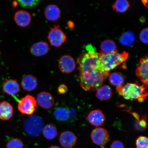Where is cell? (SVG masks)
I'll return each instance as SVG.
<instances>
[{
	"label": "cell",
	"instance_id": "2e32d148",
	"mask_svg": "<svg viewBox=\"0 0 148 148\" xmlns=\"http://www.w3.org/2000/svg\"><path fill=\"white\" fill-rule=\"evenodd\" d=\"M3 91L10 95H16L20 90V86L16 79H8L5 80L3 86Z\"/></svg>",
	"mask_w": 148,
	"mask_h": 148
},
{
	"label": "cell",
	"instance_id": "d4e9b609",
	"mask_svg": "<svg viewBox=\"0 0 148 148\" xmlns=\"http://www.w3.org/2000/svg\"><path fill=\"white\" fill-rule=\"evenodd\" d=\"M130 6L129 1L126 0H117L112 5V8L116 12L123 13Z\"/></svg>",
	"mask_w": 148,
	"mask_h": 148
},
{
	"label": "cell",
	"instance_id": "3957f363",
	"mask_svg": "<svg viewBox=\"0 0 148 148\" xmlns=\"http://www.w3.org/2000/svg\"><path fill=\"white\" fill-rule=\"evenodd\" d=\"M99 55L102 66L108 73L124 62L129 57V53L125 51L122 53L117 51L109 54L99 53Z\"/></svg>",
	"mask_w": 148,
	"mask_h": 148
},
{
	"label": "cell",
	"instance_id": "ba28073f",
	"mask_svg": "<svg viewBox=\"0 0 148 148\" xmlns=\"http://www.w3.org/2000/svg\"><path fill=\"white\" fill-rule=\"evenodd\" d=\"M75 60L71 56L64 55L61 57L58 62L60 71L64 73H70L73 72L75 68Z\"/></svg>",
	"mask_w": 148,
	"mask_h": 148
},
{
	"label": "cell",
	"instance_id": "d6a6232c",
	"mask_svg": "<svg viewBox=\"0 0 148 148\" xmlns=\"http://www.w3.org/2000/svg\"><path fill=\"white\" fill-rule=\"evenodd\" d=\"M67 26L68 28L70 29H73L75 27V24L73 21H69L67 23Z\"/></svg>",
	"mask_w": 148,
	"mask_h": 148
},
{
	"label": "cell",
	"instance_id": "f546056e",
	"mask_svg": "<svg viewBox=\"0 0 148 148\" xmlns=\"http://www.w3.org/2000/svg\"><path fill=\"white\" fill-rule=\"evenodd\" d=\"M110 148H125V147L123 142L119 140H116L112 142Z\"/></svg>",
	"mask_w": 148,
	"mask_h": 148
},
{
	"label": "cell",
	"instance_id": "277c9868",
	"mask_svg": "<svg viewBox=\"0 0 148 148\" xmlns=\"http://www.w3.org/2000/svg\"><path fill=\"white\" fill-rule=\"evenodd\" d=\"M44 126L43 120L38 116H29L23 123L25 132L31 136H38L42 132Z\"/></svg>",
	"mask_w": 148,
	"mask_h": 148
},
{
	"label": "cell",
	"instance_id": "30bf717a",
	"mask_svg": "<svg viewBox=\"0 0 148 148\" xmlns=\"http://www.w3.org/2000/svg\"><path fill=\"white\" fill-rule=\"evenodd\" d=\"M148 58L147 56L142 58L140 61L139 65L136 70V75L140 79L143 84L147 87Z\"/></svg>",
	"mask_w": 148,
	"mask_h": 148
},
{
	"label": "cell",
	"instance_id": "d590c367",
	"mask_svg": "<svg viewBox=\"0 0 148 148\" xmlns=\"http://www.w3.org/2000/svg\"><path fill=\"white\" fill-rule=\"evenodd\" d=\"M49 148H62L60 147H58V146H52L50 147H49Z\"/></svg>",
	"mask_w": 148,
	"mask_h": 148
},
{
	"label": "cell",
	"instance_id": "5bb4252c",
	"mask_svg": "<svg viewBox=\"0 0 148 148\" xmlns=\"http://www.w3.org/2000/svg\"><path fill=\"white\" fill-rule=\"evenodd\" d=\"M38 81L36 77L32 75H27L22 78L21 86L25 91L30 92L36 89L38 86Z\"/></svg>",
	"mask_w": 148,
	"mask_h": 148
},
{
	"label": "cell",
	"instance_id": "e0dca14e",
	"mask_svg": "<svg viewBox=\"0 0 148 148\" xmlns=\"http://www.w3.org/2000/svg\"><path fill=\"white\" fill-rule=\"evenodd\" d=\"M61 11L57 5L51 4L48 5L44 10V15L46 19L51 21H54L60 18Z\"/></svg>",
	"mask_w": 148,
	"mask_h": 148
},
{
	"label": "cell",
	"instance_id": "ac0fdd59",
	"mask_svg": "<svg viewBox=\"0 0 148 148\" xmlns=\"http://www.w3.org/2000/svg\"><path fill=\"white\" fill-rule=\"evenodd\" d=\"M13 107L7 101L0 103V119L6 121L10 119L13 114Z\"/></svg>",
	"mask_w": 148,
	"mask_h": 148
},
{
	"label": "cell",
	"instance_id": "7402d4cb",
	"mask_svg": "<svg viewBox=\"0 0 148 148\" xmlns=\"http://www.w3.org/2000/svg\"><path fill=\"white\" fill-rule=\"evenodd\" d=\"M42 132L44 137L49 140L53 139L58 134L57 128L53 124H48L45 126Z\"/></svg>",
	"mask_w": 148,
	"mask_h": 148
},
{
	"label": "cell",
	"instance_id": "cb8c5ba5",
	"mask_svg": "<svg viewBox=\"0 0 148 148\" xmlns=\"http://www.w3.org/2000/svg\"><path fill=\"white\" fill-rule=\"evenodd\" d=\"M55 117L60 121H66L70 116L69 110L64 107H60L56 109L54 112Z\"/></svg>",
	"mask_w": 148,
	"mask_h": 148
},
{
	"label": "cell",
	"instance_id": "484cf974",
	"mask_svg": "<svg viewBox=\"0 0 148 148\" xmlns=\"http://www.w3.org/2000/svg\"><path fill=\"white\" fill-rule=\"evenodd\" d=\"M23 142L19 138H12L9 140L6 145L7 148H23Z\"/></svg>",
	"mask_w": 148,
	"mask_h": 148
},
{
	"label": "cell",
	"instance_id": "ffe728a7",
	"mask_svg": "<svg viewBox=\"0 0 148 148\" xmlns=\"http://www.w3.org/2000/svg\"><path fill=\"white\" fill-rule=\"evenodd\" d=\"M100 53L109 54L117 51L115 42L111 40H106L101 42Z\"/></svg>",
	"mask_w": 148,
	"mask_h": 148
},
{
	"label": "cell",
	"instance_id": "44dd1931",
	"mask_svg": "<svg viewBox=\"0 0 148 148\" xmlns=\"http://www.w3.org/2000/svg\"><path fill=\"white\" fill-rule=\"evenodd\" d=\"M109 80L111 84L116 88L123 86L125 79L123 75L118 72H114L109 75Z\"/></svg>",
	"mask_w": 148,
	"mask_h": 148
},
{
	"label": "cell",
	"instance_id": "e575fe53",
	"mask_svg": "<svg viewBox=\"0 0 148 148\" xmlns=\"http://www.w3.org/2000/svg\"><path fill=\"white\" fill-rule=\"evenodd\" d=\"M142 2L144 5H145V6H147V1H142Z\"/></svg>",
	"mask_w": 148,
	"mask_h": 148
},
{
	"label": "cell",
	"instance_id": "8fae6325",
	"mask_svg": "<svg viewBox=\"0 0 148 148\" xmlns=\"http://www.w3.org/2000/svg\"><path fill=\"white\" fill-rule=\"evenodd\" d=\"M59 140L63 147L71 148L76 143L77 136L71 131H65L61 133Z\"/></svg>",
	"mask_w": 148,
	"mask_h": 148
},
{
	"label": "cell",
	"instance_id": "603a6c76",
	"mask_svg": "<svg viewBox=\"0 0 148 148\" xmlns=\"http://www.w3.org/2000/svg\"><path fill=\"white\" fill-rule=\"evenodd\" d=\"M135 36L132 31H128L123 33L120 37V42L123 45L130 46L135 41Z\"/></svg>",
	"mask_w": 148,
	"mask_h": 148
},
{
	"label": "cell",
	"instance_id": "4fadbf2b",
	"mask_svg": "<svg viewBox=\"0 0 148 148\" xmlns=\"http://www.w3.org/2000/svg\"><path fill=\"white\" fill-rule=\"evenodd\" d=\"M87 118L90 124L96 127L102 125L106 120L104 114L99 110L91 111L89 113Z\"/></svg>",
	"mask_w": 148,
	"mask_h": 148
},
{
	"label": "cell",
	"instance_id": "52a82bcc",
	"mask_svg": "<svg viewBox=\"0 0 148 148\" xmlns=\"http://www.w3.org/2000/svg\"><path fill=\"white\" fill-rule=\"evenodd\" d=\"M110 136L108 131L103 127H97L92 131L91 138L93 143L97 146H103L108 143Z\"/></svg>",
	"mask_w": 148,
	"mask_h": 148
},
{
	"label": "cell",
	"instance_id": "83f0119b",
	"mask_svg": "<svg viewBox=\"0 0 148 148\" xmlns=\"http://www.w3.org/2000/svg\"><path fill=\"white\" fill-rule=\"evenodd\" d=\"M136 148H148V139L145 136H140L136 141Z\"/></svg>",
	"mask_w": 148,
	"mask_h": 148
},
{
	"label": "cell",
	"instance_id": "9a60e30c",
	"mask_svg": "<svg viewBox=\"0 0 148 148\" xmlns=\"http://www.w3.org/2000/svg\"><path fill=\"white\" fill-rule=\"evenodd\" d=\"M49 50V46L47 42L41 41L33 44L30 48V51L33 56L40 57L47 54Z\"/></svg>",
	"mask_w": 148,
	"mask_h": 148
},
{
	"label": "cell",
	"instance_id": "4dcf8cb0",
	"mask_svg": "<svg viewBox=\"0 0 148 148\" xmlns=\"http://www.w3.org/2000/svg\"><path fill=\"white\" fill-rule=\"evenodd\" d=\"M58 92L60 95H62L66 93L68 91L67 86L64 84H62L58 86Z\"/></svg>",
	"mask_w": 148,
	"mask_h": 148
},
{
	"label": "cell",
	"instance_id": "6da1fadb",
	"mask_svg": "<svg viewBox=\"0 0 148 148\" xmlns=\"http://www.w3.org/2000/svg\"><path fill=\"white\" fill-rule=\"evenodd\" d=\"M86 49V52L81 53L77 59L79 84L86 91L97 90L102 86L110 73L103 69L100 61L99 53L94 47L89 45Z\"/></svg>",
	"mask_w": 148,
	"mask_h": 148
},
{
	"label": "cell",
	"instance_id": "7c38bea8",
	"mask_svg": "<svg viewBox=\"0 0 148 148\" xmlns=\"http://www.w3.org/2000/svg\"><path fill=\"white\" fill-rule=\"evenodd\" d=\"M15 22L20 27H27L30 24L31 16L27 11L24 10H18L14 14Z\"/></svg>",
	"mask_w": 148,
	"mask_h": 148
},
{
	"label": "cell",
	"instance_id": "8992f818",
	"mask_svg": "<svg viewBox=\"0 0 148 148\" xmlns=\"http://www.w3.org/2000/svg\"><path fill=\"white\" fill-rule=\"evenodd\" d=\"M47 38L51 45L53 47H60L66 41V37L59 25H55L50 29Z\"/></svg>",
	"mask_w": 148,
	"mask_h": 148
},
{
	"label": "cell",
	"instance_id": "f1b7e54d",
	"mask_svg": "<svg viewBox=\"0 0 148 148\" xmlns=\"http://www.w3.org/2000/svg\"><path fill=\"white\" fill-rule=\"evenodd\" d=\"M148 28L143 29L140 34V41L144 44H148Z\"/></svg>",
	"mask_w": 148,
	"mask_h": 148
},
{
	"label": "cell",
	"instance_id": "1f68e13d",
	"mask_svg": "<svg viewBox=\"0 0 148 148\" xmlns=\"http://www.w3.org/2000/svg\"><path fill=\"white\" fill-rule=\"evenodd\" d=\"M138 121L140 126L144 129H145L147 126V123L145 119L142 118V119L139 120Z\"/></svg>",
	"mask_w": 148,
	"mask_h": 148
},
{
	"label": "cell",
	"instance_id": "5b68a950",
	"mask_svg": "<svg viewBox=\"0 0 148 148\" xmlns=\"http://www.w3.org/2000/svg\"><path fill=\"white\" fill-rule=\"evenodd\" d=\"M37 108L36 99L34 97L29 94L21 98L18 102V110L22 114L32 115Z\"/></svg>",
	"mask_w": 148,
	"mask_h": 148
},
{
	"label": "cell",
	"instance_id": "d6986e66",
	"mask_svg": "<svg viewBox=\"0 0 148 148\" xmlns=\"http://www.w3.org/2000/svg\"><path fill=\"white\" fill-rule=\"evenodd\" d=\"M96 97L102 101H107L111 99L112 92L110 86L105 85L102 86L97 90Z\"/></svg>",
	"mask_w": 148,
	"mask_h": 148
},
{
	"label": "cell",
	"instance_id": "9c48e42d",
	"mask_svg": "<svg viewBox=\"0 0 148 148\" xmlns=\"http://www.w3.org/2000/svg\"><path fill=\"white\" fill-rule=\"evenodd\" d=\"M37 103L40 107L45 110H49L52 107L55 103L54 98L49 92L42 91L37 95Z\"/></svg>",
	"mask_w": 148,
	"mask_h": 148
},
{
	"label": "cell",
	"instance_id": "7a4b0ae2",
	"mask_svg": "<svg viewBox=\"0 0 148 148\" xmlns=\"http://www.w3.org/2000/svg\"><path fill=\"white\" fill-rule=\"evenodd\" d=\"M147 86L137 83H127L122 86L116 88L119 95L128 100H137L140 102H143L148 95L146 91Z\"/></svg>",
	"mask_w": 148,
	"mask_h": 148
},
{
	"label": "cell",
	"instance_id": "836d02e7",
	"mask_svg": "<svg viewBox=\"0 0 148 148\" xmlns=\"http://www.w3.org/2000/svg\"><path fill=\"white\" fill-rule=\"evenodd\" d=\"M18 3L16 1H14L12 3V5L14 7H15L17 6Z\"/></svg>",
	"mask_w": 148,
	"mask_h": 148
},
{
	"label": "cell",
	"instance_id": "4316f807",
	"mask_svg": "<svg viewBox=\"0 0 148 148\" xmlns=\"http://www.w3.org/2000/svg\"><path fill=\"white\" fill-rule=\"evenodd\" d=\"M18 3L22 7L25 8H32L38 5L40 2L39 0L17 1Z\"/></svg>",
	"mask_w": 148,
	"mask_h": 148
}]
</instances>
